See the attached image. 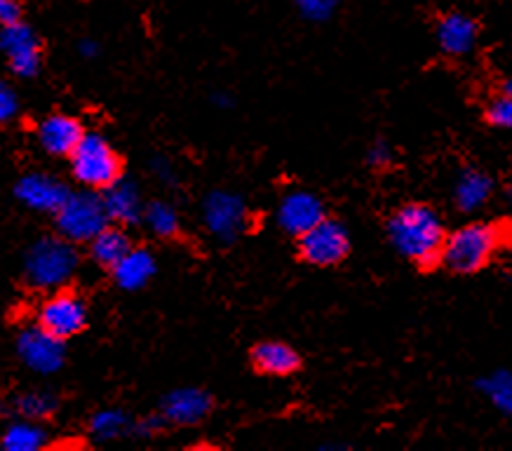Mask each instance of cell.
<instances>
[{"label":"cell","mask_w":512,"mask_h":451,"mask_svg":"<svg viewBox=\"0 0 512 451\" xmlns=\"http://www.w3.org/2000/svg\"><path fill=\"white\" fill-rule=\"evenodd\" d=\"M158 261L151 249L132 247L130 252L120 259V264L111 271V278L123 292H139L148 282L156 278Z\"/></svg>","instance_id":"cell-19"},{"label":"cell","mask_w":512,"mask_h":451,"mask_svg":"<svg viewBox=\"0 0 512 451\" xmlns=\"http://www.w3.org/2000/svg\"><path fill=\"white\" fill-rule=\"evenodd\" d=\"M214 409V397L210 390L198 388V386H184L174 388L170 393L163 395L160 400L158 412L163 414V419L170 426H198L212 414Z\"/></svg>","instance_id":"cell-11"},{"label":"cell","mask_w":512,"mask_h":451,"mask_svg":"<svg viewBox=\"0 0 512 451\" xmlns=\"http://www.w3.org/2000/svg\"><path fill=\"white\" fill-rule=\"evenodd\" d=\"M12 409L19 419L43 423L59 412V397L50 388H29L15 397Z\"/></svg>","instance_id":"cell-23"},{"label":"cell","mask_w":512,"mask_h":451,"mask_svg":"<svg viewBox=\"0 0 512 451\" xmlns=\"http://www.w3.org/2000/svg\"><path fill=\"white\" fill-rule=\"evenodd\" d=\"M343 0H294V8L306 22L327 24L339 12Z\"/></svg>","instance_id":"cell-27"},{"label":"cell","mask_w":512,"mask_h":451,"mask_svg":"<svg viewBox=\"0 0 512 451\" xmlns=\"http://www.w3.org/2000/svg\"><path fill=\"white\" fill-rule=\"evenodd\" d=\"M36 322L50 334H55L57 339L69 341L85 332L87 322H90V311H87L85 299L78 292L59 287L45 296L36 313Z\"/></svg>","instance_id":"cell-8"},{"label":"cell","mask_w":512,"mask_h":451,"mask_svg":"<svg viewBox=\"0 0 512 451\" xmlns=\"http://www.w3.org/2000/svg\"><path fill=\"white\" fill-rule=\"evenodd\" d=\"M17 358L36 374H55L66 362V341L38 325L24 327L15 339Z\"/></svg>","instance_id":"cell-9"},{"label":"cell","mask_w":512,"mask_h":451,"mask_svg":"<svg viewBox=\"0 0 512 451\" xmlns=\"http://www.w3.org/2000/svg\"><path fill=\"white\" fill-rule=\"evenodd\" d=\"M482 26L463 10H447L435 19V40L447 57H466L475 50Z\"/></svg>","instance_id":"cell-12"},{"label":"cell","mask_w":512,"mask_h":451,"mask_svg":"<svg viewBox=\"0 0 512 451\" xmlns=\"http://www.w3.org/2000/svg\"><path fill=\"white\" fill-rule=\"evenodd\" d=\"M132 423L134 419L125 409H99L87 423V433L97 442H113L123 440V437H132Z\"/></svg>","instance_id":"cell-22"},{"label":"cell","mask_w":512,"mask_h":451,"mask_svg":"<svg viewBox=\"0 0 512 451\" xmlns=\"http://www.w3.org/2000/svg\"><path fill=\"white\" fill-rule=\"evenodd\" d=\"M170 426L163 419V414H146L141 416V419H134L132 423V437H137V440H146V437H156L163 433V430Z\"/></svg>","instance_id":"cell-29"},{"label":"cell","mask_w":512,"mask_h":451,"mask_svg":"<svg viewBox=\"0 0 512 451\" xmlns=\"http://www.w3.org/2000/svg\"><path fill=\"white\" fill-rule=\"evenodd\" d=\"M482 120L494 130H512V97L498 90L494 97L484 104Z\"/></svg>","instance_id":"cell-26"},{"label":"cell","mask_w":512,"mask_h":451,"mask_svg":"<svg viewBox=\"0 0 512 451\" xmlns=\"http://www.w3.org/2000/svg\"><path fill=\"white\" fill-rule=\"evenodd\" d=\"M278 226L292 238H299L306 231H311L315 224H320L327 217L325 203H322L320 195L311 191H289L282 195L278 205Z\"/></svg>","instance_id":"cell-14"},{"label":"cell","mask_w":512,"mask_h":451,"mask_svg":"<svg viewBox=\"0 0 512 451\" xmlns=\"http://www.w3.org/2000/svg\"><path fill=\"white\" fill-rule=\"evenodd\" d=\"M141 224L160 240H174L181 233V219L177 207L167 203V200H148Z\"/></svg>","instance_id":"cell-24"},{"label":"cell","mask_w":512,"mask_h":451,"mask_svg":"<svg viewBox=\"0 0 512 451\" xmlns=\"http://www.w3.org/2000/svg\"><path fill=\"white\" fill-rule=\"evenodd\" d=\"M111 224L109 212L101 191L83 188V191H71L66 203L55 214V228L66 240L76 245H90L92 238Z\"/></svg>","instance_id":"cell-5"},{"label":"cell","mask_w":512,"mask_h":451,"mask_svg":"<svg viewBox=\"0 0 512 451\" xmlns=\"http://www.w3.org/2000/svg\"><path fill=\"white\" fill-rule=\"evenodd\" d=\"M212 104L219 106V109H233V106H235L233 97L228 92H214L212 94Z\"/></svg>","instance_id":"cell-34"},{"label":"cell","mask_w":512,"mask_h":451,"mask_svg":"<svg viewBox=\"0 0 512 451\" xmlns=\"http://www.w3.org/2000/svg\"><path fill=\"white\" fill-rule=\"evenodd\" d=\"M148 167H151V172L156 174V179L160 181V184L174 186L179 181L177 170H174V165L170 163V158H167V156H153L151 163H148Z\"/></svg>","instance_id":"cell-31"},{"label":"cell","mask_w":512,"mask_h":451,"mask_svg":"<svg viewBox=\"0 0 512 451\" xmlns=\"http://www.w3.org/2000/svg\"><path fill=\"white\" fill-rule=\"evenodd\" d=\"M24 22V8L19 0H0V24L10 26Z\"/></svg>","instance_id":"cell-32"},{"label":"cell","mask_w":512,"mask_h":451,"mask_svg":"<svg viewBox=\"0 0 512 451\" xmlns=\"http://www.w3.org/2000/svg\"><path fill=\"white\" fill-rule=\"evenodd\" d=\"M106 203V212H109L111 224L118 226H137L144 219V198H141L139 186L132 179H118L116 184L101 191Z\"/></svg>","instance_id":"cell-18"},{"label":"cell","mask_w":512,"mask_h":451,"mask_svg":"<svg viewBox=\"0 0 512 451\" xmlns=\"http://www.w3.org/2000/svg\"><path fill=\"white\" fill-rule=\"evenodd\" d=\"M386 235L393 249L416 271L435 273L442 268L447 226L442 214L428 203H404L386 219Z\"/></svg>","instance_id":"cell-1"},{"label":"cell","mask_w":512,"mask_h":451,"mask_svg":"<svg viewBox=\"0 0 512 451\" xmlns=\"http://www.w3.org/2000/svg\"><path fill=\"white\" fill-rule=\"evenodd\" d=\"M501 90H503L505 94H510V97H512V78L503 80V83H501Z\"/></svg>","instance_id":"cell-36"},{"label":"cell","mask_w":512,"mask_h":451,"mask_svg":"<svg viewBox=\"0 0 512 451\" xmlns=\"http://www.w3.org/2000/svg\"><path fill=\"white\" fill-rule=\"evenodd\" d=\"M505 200H508V205L512 210V177L508 179V184H505Z\"/></svg>","instance_id":"cell-35"},{"label":"cell","mask_w":512,"mask_h":451,"mask_svg":"<svg viewBox=\"0 0 512 451\" xmlns=\"http://www.w3.org/2000/svg\"><path fill=\"white\" fill-rule=\"evenodd\" d=\"M365 163L372 167L374 172H390L397 165L395 146L390 144L388 139H383V137L374 139L372 144H369V148H367Z\"/></svg>","instance_id":"cell-28"},{"label":"cell","mask_w":512,"mask_h":451,"mask_svg":"<svg viewBox=\"0 0 512 451\" xmlns=\"http://www.w3.org/2000/svg\"><path fill=\"white\" fill-rule=\"evenodd\" d=\"M477 390L487 397L503 416L512 419V372L508 369H496L477 381Z\"/></svg>","instance_id":"cell-25"},{"label":"cell","mask_w":512,"mask_h":451,"mask_svg":"<svg viewBox=\"0 0 512 451\" xmlns=\"http://www.w3.org/2000/svg\"><path fill=\"white\" fill-rule=\"evenodd\" d=\"M50 447V433L40 421L19 419L12 421L3 433L5 451H40Z\"/></svg>","instance_id":"cell-21"},{"label":"cell","mask_w":512,"mask_h":451,"mask_svg":"<svg viewBox=\"0 0 512 451\" xmlns=\"http://www.w3.org/2000/svg\"><path fill=\"white\" fill-rule=\"evenodd\" d=\"M494 191H496V181L487 170H482V167H475V165H466L458 170L451 198H454V207L458 212L473 214L489 203Z\"/></svg>","instance_id":"cell-16"},{"label":"cell","mask_w":512,"mask_h":451,"mask_svg":"<svg viewBox=\"0 0 512 451\" xmlns=\"http://www.w3.org/2000/svg\"><path fill=\"white\" fill-rule=\"evenodd\" d=\"M85 127L76 116L69 113H52L38 123L36 139L47 156L52 158H71L80 141L85 137Z\"/></svg>","instance_id":"cell-15"},{"label":"cell","mask_w":512,"mask_h":451,"mask_svg":"<svg viewBox=\"0 0 512 451\" xmlns=\"http://www.w3.org/2000/svg\"><path fill=\"white\" fill-rule=\"evenodd\" d=\"M78 268L76 242L64 235H43L33 240L24 252V282L40 292H55L73 278Z\"/></svg>","instance_id":"cell-3"},{"label":"cell","mask_w":512,"mask_h":451,"mask_svg":"<svg viewBox=\"0 0 512 451\" xmlns=\"http://www.w3.org/2000/svg\"><path fill=\"white\" fill-rule=\"evenodd\" d=\"M71 177L83 188L106 191V188L123 179V158L104 134L85 132L76 151L69 158Z\"/></svg>","instance_id":"cell-4"},{"label":"cell","mask_w":512,"mask_h":451,"mask_svg":"<svg viewBox=\"0 0 512 451\" xmlns=\"http://www.w3.org/2000/svg\"><path fill=\"white\" fill-rule=\"evenodd\" d=\"M19 113V94L10 83H0V120L5 125L15 120Z\"/></svg>","instance_id":"cell-30"},{"label":"cell","mask_w":512,"mask_h":451,"mask_svg":"<svg viewBox=\"0 0 512 451\" xmlns=\"http://www.w3.org/2000/svg\"><path fill=\"white\" fill-rule=\"evenodd\" d=\"M12 193H15L19 203L29 207V210L52 214V217H55L59 207H62L66 203V198L71 195V188L66 186L62 179L50 177V174L29 172L17 179Z\"/></svg>","instance_id":"cell-13"},{"label":"cell","mask_w":512,"mask_h":451,"mask_svg":"<svg viewBox=\"0 0 512 451\" xmlns=\"http://www.w3.org/2000/svg\"><path fill=\"white\" fill-rule=\"evenodd\" d=\"M200 214L205 231L221 245L238 242L249 226V207L245 198L240 193L224 191V188L205 195Z\"/></svg>","instance_id":"cell-6"},{"label":"cell","mask_w":512,"mask_h":451,"mask_svg":"<svg viewBox=\"0 0 512 451\" xmlns=\"http://www.w3.org/2000/svg\"><path fill=\"white\" fill-rule=\"evenodd\" d=\"M0 50L8 57V69L17 78H36L43 66V45L33 26L26 22L3 26L0 31Z\"/></svg>","instance_id":"cell-10"},{"label":"cell","mask_w":512,"mask_h":451,"mask_svg":"<svg viewBox=\"0 0 512 451\" xmlns=\"http://www.w3.org/2000/svg\"><path fill=\"white\" fill-rule=\"evenodd\" d=\"M134 247V242L127 233L125 226L109 224L101 231L97 238L90 242V259L104 271H113L120 264V259Z\"/></svg>","instance_id":"cell-20"},{"label":"cell","mask_w":512,"mask_h":451,"mask_svg":"<svg viewBox=\"0 0 512 451\" xmlns=\"http://www.w3.org/2000/svg\"><path fill=\"white\" fill-rule=\"evenodd\" d=\"M249 362L259 374L285 379L299 372L303 358L299 350L285 341H259L249 350Z\"/></svg>","instance_id":"cell-17"},{"label":"cell","mask_w":512,"mask_h":451,"mask_svg":"<svg viewBox=\"0 0 512 451\" xmlns=\"http://www.w3.org/2000/svg\"><path fill=\"white\" fill-rule=\"evenodd\" d=\"M296 240H299L296 242L299 257L315 268H334L343 264L350 254L348 228L341 219L334 217H325Z\"/></svg>","instance_id":"cell-7"},{"label":"cell","mask_w":512,"mask_h":451,"mask_svg":"<svg viewBox=\"0 0 512 451\" xmlns=\"http://www.w3.org/2000/svg\"><path fill=\"white\" fill-rule=\"evenodd\" d=\"M512 247V219L470 221L449 231L444 242L442 268L454 275H477L501 249Z\"/></svg>","instance_id":"cell-2"},{"label":"cell","mask_w":512,"mask_h":451,"mask_svg":"<svg viewBox=\"0 0 512 451\" xmlns=\"http://www.w3.org/2000/svg\"><path fill=\"white\" fill-rule=\"evenodd\" d=\"M78 55L83 59H97L101 52V45L94 38H80V43L76 45Z\"/></svg>","instance_id":"cell-33"}]
</instances>
